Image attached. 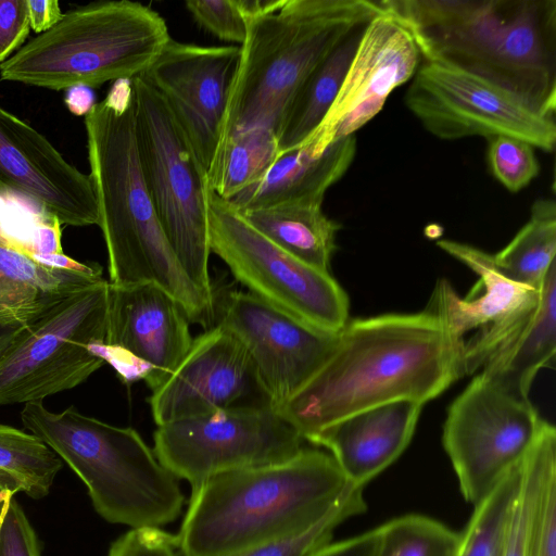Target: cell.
Instances as JSON below:
<instances>
[{"label":"cell","instance_id":"22","mask_svg":"<svg viewBox=\"0 0 556 556\" xmlns=\"http://www.w3.org/2000/svg\"><path fill=\"white\" fill-rule=\"evenodd\" d=\"M422 404L397 400L350 415L307 441L327 448L348 480L366 486L409 444Z\"/></svg>","mask_w":556,"mask_h":556},{"label":"cell","instance_id":"21","mask_svg":"<svg viewBox=\"0 0 556 556\" xmlns=\"http://www.w3.org/2000/svg\"><path fill=\"white\" fill-rule=\"evenodd\" d=\"M103 279L98 264L84 269L43 265L30 240L16 237L0 222V357L62 301Z\"/></svg>","mask_w":556,"mask_h":556},{"label":"cell","instance_id":"3","mask_svg":"<svg viewBox=\"0 0 556 556\" xmlns=\"http://www.w3.org/2000/svg\"><path fill=\"white\" fill-rule=\"evenodd\" d=\"M90 178L108 251L109 282L153 283L191 323L215 324V301L186 274L161 226L142 176L131 79L113 81L85 117Z\"/></svg>","mask_w":556,"mask_h":556},{"label":"cell","instance_id":"25","mask_svg":"<svg viewBox=\"0 0 556 556\" xmlns=\"http://www.w3.org/2000/svg\"><path fill=\"white\" fill-rule=\"evenodd\" d=\"M365 26L346 35L302 83L279 128V154L303 146L323 123L341 88Z\"/></svg>","mask_w":556,"mask_h":556},{"label":"cell","instance_id":"34","mask_svg":"<svg viewBox=\"0 0 556 556\" xmlns=\"http://www.w3.org/2000/svg\"><path fill=\"white\" fill-rule=\"evenodd\" d=\"M529 142L509 136L490 138L488 157L496 179L511 192L538 176L540 165Z\"/></svg>","mask_w":556,"mask_h":556},{"label":"cell","instance_id":"41","mask_svg":"<svg viewBox=\"0 0 556 556\" xmlns=\"http://www.w3.org/2000/svg\"><path fill=\"white\" fill-rule=\"evenodd\" d=\"M30 28L37 34L51 29L63 17L56 0H27Z\"/></svg>","mask_w":556,"mask_h":556},{"label":"cell","instance_id":"35","mask_svg":"<svg viewBox=\"0 0 556 556\" xmlns=\"http://www.w3.org/2000/svg\"><path fill=\"white\" fill-rule=\"evenodd\" d=\"M529 556H556V453L547 458L541 472Z\"/></svg>","mask_w":556,"mask_h":556},{"label":"cell","instance_id":"11","mask_svg":"<svg viewBox=\"0 0 556 556\" xmlns=\"http://www.w3.org/2000/svg\"><path fill=\"white\" fill-rule=\"evenodd\" d=\"M153 440L157 460L191 489L219 473L286 462L304 441L267 405L175 419L157 426Z\"/></svg>","mask_w":556,"mask_h":556},{"label":"cell","instance_id":"39","mask_svg":"<svg viewBox=\"0 0 556 556\" xmlns=\"http://www.w3.org/2000/svg\"><path fill=\"white\" fill-rule=\"evenodd\" d=\"M29 30L27 0H0V64L20 49Z\"/></svg>","mask_w":556,"mask_h":556},{"label":"cell","instance_id":"13","mask_svg":"<svg viewBox=\"0 0 556 556\" xmlns=\"http://www.w3.org/2000/svg\"><path fill=\"white\" fill-rule=\"evenodd\" d=\"M405 104L440 139L509 136L547 152L556 143L554 117L501 87L451 66L425 62L412 78Z\"/></svg>","mask_w":556,"mask_h":556},{"label":"cell","instance_id":"32","mask_svg":"<svg viewBox=\"0 0 556 556\" xmlns=\"http://www.w3.org/2000/svg\"><path fill=\"white\" fill-rule=\"evenodd\" d=\"M459 532L422 515H404L379 526L376 556H455Z\"/></svg>","mask_w":556,"mask_h":556},{"label":"cell","instance_id":"7","mask_svg":"<svg viewBox=\"0 0 556 556\" xmlns=\"http://www.w3.org/2000/svg\"><path fill=\"white\" fill-rule=\"evenodd\" d=\"M170 36L164 18L134 1H104L63 14L0 64V79L66 90L143 75Z\"/></svg>","mask_w":556,"mask_h":556},{"label":"cell","instance_id":"16","mask_svg":"<svg viewBox=\"0 0 556 556\" xmlns=\"http://www.w3.org/2000/svg\"><path fill=\"white\" fill-rule=\"evenodd\" d=\"M240 58V46H198L169 39L143 74L162 96L208 169Z\"/></svg>","mask_w":556,"mask_h":556},{"label":"cell","instance_id":"44","mask_svg":"<svg viewBox=\"0 0 556 556\" xmlns=\"http://www.w3.org/2000/svg\"><path fill=\"white\" fill-rule=\"evenodd\" d=\"M11 495L15 494L8 490H0V505Z\"/></svg>","mask_w":556,"mask_h":556},{"label":"cell","instance_id":"2","mask_svg":"<svg viewBox=\"0 0 556 556\" xmlns=\"http://www.w3.org/2000/svg\"><path fill=\"white\" fill-rule=\"evenodd\" d=\"M426 62L451 66L554 117L556 0H380Z\"/></svg>","mask_w":556,"mask_h":556},{"label":"cell","instance_id":"37","mask_svg":"<svg viewBox=\"0 0 556 556\" xmlns=\"http://www.w3.org/2000/svg\"><path fill=\"white\" fill-rule=\"evenodd\" d=\"M0 556H41V544L14 495L0 506Z\"/></svg>","mask_w":556,"mask_h":556},{"label":"cell","instance_id":"10","mask_svg":"<svg viewBox=\"0 0 556 556\" xmlns=\"http://www.w3.org/2000/svg\"><path fill=\"white\" fill-rule=\"evenodd\" d=\"M109 281L81 289L0 357V405L41 402L86 381L106 362Z\"/></svg>","mask_w":556,"mask_h":556},{"label":"cell","instance_id":"15","mask_svg":"<svg viewBox=\"0 0 556 556\" xmlns=\"http://www.w3.org/2000/svg\"><path fill=\"white\" fill-rule=\"evenodd\" d=\"M0 195L35 206L61 225H98L90 175L68 163L28 123L0 105Z\"/></svg>","mask_w":556,"mask_h":556},{"label":"cell","instance_id":"20","mask_svg":"<svg viewBox=\"0 0 556 556\" xmlns=\"http://www.w3.org/2000/svg\"><path fill=\"white\" fill-rule=\"evenodd\" d=\"M192 337L178 303L153 283L109 282L105 350L139 363L151 391L160 388L187 354Z\"/></svg>","mask_w":556,"mask_h":556},{"label":"cell","instance_id":"43","mask_svg":"<svg viewBox=\"0 0 556 556\" xmlns=\"http://www.w3.org/2000/svg\"><path fill=\"white\" fill-rule=\"evenodd\" d=\"M0 490L11 491L13 494L21 492L18 483L8 473L0 470Z\"/></svg>","mask_w":556,"mask_h":556},{"label":"cell","instance_id":"33","mask_svg":"<svg viewBox=\"0 0 556 556\" xmlns=\"http://www.w3.org/2000/svg\"><path fill=\"white\" fill-rule=\"evenodd\" d=\"M365 486L353 484L318 522L308 529L230 556H308L331 542L337 527L366 510Z\"/></svg>","mask_w":556,"mask_h":556},{"label":"cell","instance_id":"36","mask_svg":"<svg viewBox=\"0 0 556 556\" xmlns=\"http://www.w3.org/2000/svg\"><path fill=\"white\" fill-rule=\"evenodd\" d=\"M193 20L220 40L239 43L247 37L249 16L244 0H189Z\"/></svg>","mask_w":556,"mask_h":556},{"label":"cell","instance_id":"17","mask_svg":"<svg viewBox=\"0 0 556 556\" xmlns=\"http://www.w3.org/2000/svg\"><path fill=\"white\" fill-rule=\"evenodd\" d=\"M437 244L480 277L478 291L473 289L465 299L446 279L438 280L426 307L457 338L464 339L466 332L480 329L465 341L464 368L465 375H470L527 318L535 305L538 288L508 279L495 267L491 254L475 247L445 239Z\"/></svg>","mask_w":556,"mask_h":556},{"label":"cell","instance_id":"23","mask_svg":"<svg viewBox=\"0 0 556 556\" xmlns=\"http://www.w3.org/2000/svg\"><path fill=\"white\" fill-rule=\"evenodd\" d=\"M355 152L354 135L324 150L305 143L280 153L257 181L229 201L241 212L280 204L321 206L326 191L345 174Z\"/></svg>","mask_w":556,"mask_h":556},{"label":"cell","instance_id":"4","mask_svg":"<svg viewBox=\"0 0 556 556\" xmlns=\"http://www.w3.org/2000/svg\"><path fill=\"white\" fill-rule=\"evenodd\" d=\"M353 484L330 453L304 447L286 462L216 475L191 489L177 549L230 556L300 533Z\"/></svg>","mask_w":556,"mask_h":556},{"label":"cell","instance_id":"18","mask_svg":"<svg viewBox=\"0 0 556 556\" xmlns=\"http://www.w3.org/2000/svg\"><path fill=\"white\" fill-rule=\"evenodd\" d=\"M148 402L157 426L224 408L268 406L245 349L219 324L192 340L180 364Z\"/></svg>","mask_w":556,"mask_h":556},{"label":"cell","instance_id":"31","mask_svg":"<svg viewBox=\"0 0 556 556\" xmlns=\"http://www.w3.org/2000/svg\"><path fill=\"white\" fill-rule=\"evenodd\" d=\"M520 464L473 506L470 519L459 532L455 556H498L506 521L519 486Z\"/></svg>","mask_w":556,"mask_h":556},{"label":"cell","instance_id":"26","mask_svg":"<svg viewBox=\"0 0 556 556\" xmlns=\"http://www.w3.org/2000/svg\"><path fill=\"white\" fill-rule=\"evenodd\" d=\"M241 213L279 248L317 269L330 273L340 225L327 217L321 206L280 204Z\"/></svg>","mask_w":556,"mask_h":556},{"label":"cell","instance_id":"38","mask_svg":"<svg viewBox=\"0 0 556 556\" xmlns=\"http://www.w3.org/2000/svg\"><path fill=\"white\" fill-rule=\"evenodd\" d=\"M176 538L161 528L130 529L111 543L108 556H177Z\"/></svg>","mask_w":556,"mask_h":556},{"label":"cell","instance_id":"42","mask_svg":"<svg viewBox=\"0 0 556 556\" xmlns=\"http://www.w3.org/2000/svg\"><path fill=\"white\" fill-rule=\"evenodd\" d=\"M65 103L71 113L86 116L96 105V96L92 88L78 85L66 89Z\"/></svg>","mask_w":556,"mask_h":556},{"label":"cell","instance_id":"28","mask_svg":"<svg viewBox=\"0 0 556 556\" xmlns=\"http://www.w3.org/2000/svg\"><path fill=\"white\" fill-rule=\"evenodd\" d=\"M555 255L556 203L553 199H538L528 223L492 258L505 277L535 289L556 262Z\"/></svg>","mask_w":556,"mask_h":556},{"label":"cell","instance_id":"9","mask_svg":"<svg viewBox=\"0 0 556 556\" xmlns=\"http://www.w3.org/2000/svg\"><path fill=\"white\" fill-rule=\"evenodd\" d=\"M206 206L211 253L249 293L318 329L339 332L345 326L349 298L329 271L279 248L210 188Z\"/></svg>","mask_w":556,"mask_h":556},{"label":"cell","instance_id":"14","mask_svg":"<svg viewBox=\"0 0 556 556\" xmlns=\"http://www.w3.org/2000/svg\"><path fill=\"white\" fill-rule=\"evenodd\" d=\"M215 324L245 349L268 405L277 410L321 366L338 332L313 327L249 292L230 290L215 299Z\"/></svg>","mask_w":556,"mask_h":556},{"label":"cell","instance_id":"30","mask_svg":"<svg viewBox=\"0 0 556 556\" xmlns=\"http://www.w3.org/2000/svg\"><path fill=\"white\" fill-rule=\"evenodd\" d=\"M556 453L555 427L545 421L520 464V481L506 521L498 556H529L539 481L547 458Z\"/></svg>","mask_w":556,"mask_h":556},{"label":"cell","instance_id":"29","mask_svg":"<svg viewBox=\"0 0 556 556\" xmlns=\"http://www.w3.org/2000/svg\"><path fill=\"white\" fill-rule=\"evenodd\" d=\"M62 459L37 435L0 424V470L34 500L47 496Z\"/></svg>","mask_w":556,"mask_h":556},{"label":"cell","instance_id":"1","mask_svg":"<svg viewBox=\"0 0 556 556\" xmlns=\"http://www.w3.org/2000/svg\"><path fill=\"white\" fill-rule=\"evenodd\" d=\"M465 340L426 309L350 320L314 375L276 412L304 440L397 400L422 405L465 376Z\"/></svg>","mask_w":556,"mask_h":556},{"label":"cell","instance_id":"8","mask_svg":"<svg viewBox=\"0 0 556 556\" xmlns=\"http://www.w3.org/2000/svg\"><path fill=\"white\" fill-rule=\"evenodd\" d=\"M131 86L138 157L156 215L182 269L215 301L208 274L207 169L150 81L140 75Z\"/></svg>","mask_w":556,"mask_h":556},{"label":"cell","instance_id":"6","mask_svg":"<svg viewBox=\"0 0 556 556\" xmlns=\"http://www.w3.org/2000/svg\"><path fill=\"white\" fill-rule=\"evenodd\" d=\"M21 419L84 482L105 521L161 528L180 515L185 495L178 478L134 428L106 424L73 406L53 413L41 402L25 404Z\"/></svg>","mask_w":556,"mask_h":556},{"label":"cell","instance_id":"40","mask_svg":"<svg viewBox=\"0 0 556 556\" xmlns=\"http://www.w3.org/2000/svg\"><path fill=\"white\" fill-rule=\"evenodd\" d=\"M379 527L339 542H330L308 556H376Z\"/></svg>","mask_w":556,"mask_h":556},{"label":"cell","instance_id":"12","mask_svg":"<svg viewBox=\"0 0 556 556\" xmlns=\"http://www.w3.org/2000/svg\"><path fill=\"white\" fill-rule=\"evenodd\" d=\"M544 422L530 400L479 372L450 405L442 435L465 501L477 505L520 464Z\"/></svg>","mask_w":556,"mask_h":556},{"label":"cell","instance_id":"19","mask_svg":"<svg viewBox=\"0 0 556 556\" xmlns=\"http://www.w3.org/2000/svg\"><path fill=\"white\" fill-rule=\"evenodd\" d=\"M420 58L413 37L397 20L386 10L372 17L332 106L305 143L324 150L352 136L381 111L395 88L413 78Z\"/></svg>","mask_w":556,"mask_h":556},{"label":"cell","instance_id":"27","mask_svg":"<svg viewBox=\"0 0 556 556\" xmlns=\"http://www.w3.org/2000/svg\"><path fill=\"white\" fill-rule=\"evenodd\" d=\"M279 155L278 136L266 128L232 132L220 140L207 169L208 188L226 200L257 181Z\"/></svg>","mask_w":556,"mask_h":556},{"label":"cell","instance_id":"24","mask_svg":"<svg viewBox=\"0 0 556 556\" xmlns=\"http://www.w3.org/2000/svg\"><path fill=\"white\" fill-rule=\"evenodd\" d=\"M556 352V262L538 286V299L527 318L502 340L480 371L507 393L529 400L538 371Z\"/></svg>","mask_w":556,"mask_h":556},{"label":"cell","instance_id":"5","mask_svg":"<svg viewBox=\"0 0 556 556\" xmlns=\"http://www.w3.org/2000/svg\"><path fill=\"white\" fill-rule=\"evenodd\" d=\"M382 11L380 0H285L279 10L251 20L218 142L254 128L278 136L309 73L346 35Z\"/></svg>","mask_w":556,"mask_h":556}]
</instances>
